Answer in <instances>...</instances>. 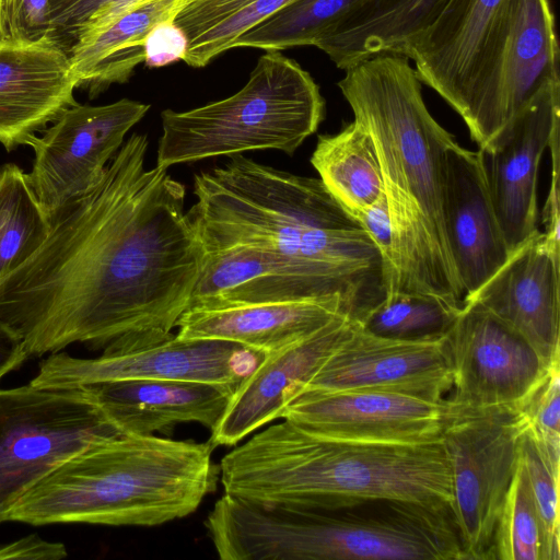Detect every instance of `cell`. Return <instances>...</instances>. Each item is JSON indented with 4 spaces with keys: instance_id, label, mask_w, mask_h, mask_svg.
Returning <instances> with one entry per match:
<instances>
[{
    "instance_id": "obj_1",
    "label": "cell",
    "mask_w": 560,
    "mask_h": 560,
    "mask_svg": "<svg viewBox=\"0 0 560 560\" xmlns=\"http://www.w3.org/2000/svg\"><path fill=\"white\" fill-rule=\"evenodd\" d=\"M147 135L133 132L100 183L48 215L46 240L0 279V320L28 355L73 342L167 337L205 262L185 212V187L145 167Z\"/></svg>"
},
{
    "instance_id": "obj_2",
    "label": "cell",
    "mask_w": 560,
    "mask_h": 560,
    "mask_svg": "<svg viewBox=\"0 0 560 560\" xmlns=\"http://www.w3.org/2000/svg\"><path fill=\"white\" fill-rule=\"evenodd\" d=\"M409 60L374 55L346 69L338 86L378 158L393 230L385 298L422 295L458 313L466 295L443 215L445 153L456 139L429 112Z\"/></svg>"
},
{
    "instance_id": "obj_3",
    "label": "cell",
    "mask_w": 560,
    "mask_h": 560,
    "mask_svg": "<svg viewBox=\"0 0 560 560\" xmlns=\"http://www.w3.org/2000/svg\"><path fill=\"white\" fill-rule=\"evenodd\" d=\"M187 214L205 252L250 247L289 257L331 280L360 322L386 296L382 256L319 178L243 154L194 177Z\"/></svg>"
},
{
    "instance_id": "obj_4",
    "label": "cell",
    "mask_w": 560,
    "mask_h": 560,
    "mask_svg": "<svg viewBox=\"0 0 560 560\" xmlns=\"http://www.w3.org/2000/svg\"><path fill=\"white\" fill-rule=\"evenodd\" d=\"M219 469L224 493L264 505L314 508L336 498H372L452 511V471L442 440H335L284 419L234 447Z\"/></svg>"
},
{
    "instance_id": "obj_5",
    "label": "cell",
    "mask_w": 560,
    "mask_h": 560,
    "mask_svg": "<svg viewBox=\"0 0 560 560\" xmlns=\"http://www.w3.org/2000/svg\"><path fill=\"white\" fill-rule=\"evenodd\" d=\"M210 442L121 435L66 460L32 487L8 521L158 526L194 513L220 481Z\"/></svg>"
},
{
    "instance_id": "obj_6",
    "label": "cell",
    "mask_w": 560,
    "mask_h": 560,
    "mask_svg": "<svg viewBox=\"0 0 560 560\" xmlns=\"http://www.w3.org/2000/svg\"><path fill=\"white\" fill-rule=\"evenodd\" d=\"M324 117L325 100L312 75L280 51H267L233 95L161 113L156 166L267 149L292 155Z\"/></svg>"
},
{
    "instance_id": "obj_7",
    "label": "cell",
    "mask_w": 560,
    "mask_h": 560,
    "mask_svg": "<svg viewBox=\"0 0 560 560\" xmlns=\"http://www.w3.org/2000/svg\"><path fill=\"white\" fill-rule=\"evenodd\" d=\"M549 0H504L475 60L457 114L479 150L547 82L560 79Z\"/></svg>"
},
{
    "instance_id": "obj_8",
    "label": "cell",
    "mask_w": 560,
    "mask_h": 560,
    "mask_svg": "<svg viewBox=\"0 0 560 560\" xmlns=\"http://www.w3.org/2000/svg\"><path fill=\"white\" fill-rule=\"evenodd\" d=\"M121 435L84 386L0 389V524L58 466Z\"/></svg>"
},
{
    "instance_id": "obj_9",
    "label": "cell",
    "mask_w": 560,
    "mask_h": 560,
    "mask_svg": "<svg viewBox=\"0 0 560 560\" xmlns=\"http://www.w3.org/2000/svg\"><path fill=\"white\" fill-rule=\"evenodd\" d=\"M514 409L448 417L442 431L452 471V513L466 560L494 559L499 516L518 460Z\"/></svg>"
},
{
    "instance_id": "obj_10",
    "label": "cell",
    "mask_w": 560,
    "mask_h": 560,
    "mask_svg": "<svg viewBox=\"0 0 560 560\" xmlns=\"http://www.w3.org/2000/svg\"><path fill=\"white\" fill-rule=\"evenodd\" d=\"M264 357L234 342L180 339L171 334L143 343L112 341L94 359L55 353L39 364L38 374L30 384L38 388H75L109 381L167 380L236 389Z\"/></svg>"
},
{
    "instance_id": "obj_11",
    "label": "cell",
    "mask_w": 560,
    "mask_h": 560,
    "mask_svg": "<svg viewBox=\"0 0 560 560\" xmlns=\"http://www.w3.org/2000/svg\"><path fill=\"white\" fill-rule=\"evenodd\" d=\"M452 371L447 418L514 409L545 368L535 350L480 306L467 303L444 334Z\"/></svg>"
},
{
    "instance_id": "obj_12",
    "label": "cell",
    "mask_w": 560,
    "mask_h": 560,
    "mask_svg": "<svg viewBox=\"0 0 560 560\" xmlns=\"http://www.w3.org/2000/svg\"><path fill=\"white\" fill-rule=\"evenodd\" d=\"M149 109V104L129 98L100 106L77 104L42 137L28 141L34 161L27 175L47 217L100 183L128 131Z\"/></svg>"
},
{
    "instance_id": "obj_13",
    "label": "cell",
    "mask_w": 560,
    "mask_h": 560,
    "mask_svg": "<svg viewBox=\"0 0 560 560\" xmlns=\"http://www.w3.org/2000/svg\"><path fill=\"white\" fill-rule=\"evenodd\" d=\"M560 130V79L542 85L490 144L479 150L491 201L512 253L539 230L538 174Z\"/></svg>"
},
{
    "instance_id": "obj_14",
    "label": "cell",
    "mask_w": 560,
    "mask_h": 560,
    "mask_svg": "<svg viewBox=\"0 0 560 560\" xmlns=\"http://www.w3.org/2000/svg\"><path fill=\"white\" fill-rule=\"evenodd\" d=\"M452 383L444 336L390 339L368 332L357 322L347 339L300 390L388 392L440 402L445 400Z\"/></svg>"
},
{
    "instance_id": "obj_15",
    "label": "cell",
    "mask_w": 560,
    "mask_h": 560,
    "mask_svg": "<svg viewBox=\"0 0 560 560\" xmlns=\"http://www.w3.org/2000/svg\"><path fill=\"white\" fill-rule=\"evenodd\" d=\"M447 411L445 400L398 393L300 390L281 418L328 439L418 444L442 440Z\"/></svg>"
},
{
    "instance_id": "obj_16",
    "label": "cell",
    "mask_w": 560,
    "mask_h": 560,
    "mask_svg": "<svg viewBox=\"0 0 560 560\" xmlns=\"http://www.w3.org/2000/svg\"><path fill=\"white\" fill-rule=\"evenodd\" d=\"M467 303L487 311L522 337L544 364L550 363L560 354V247L539 231Z\"/></svg>"
},
{
    "instance_id": "obj_17",
    "label": "cell",
    "mask_w": 560,
    "mask_h": 560,
    "mask_svg": "<svg viewBox=\"0 0 560 560\" xmlns=\"http://www.w3.org/2000/svg\"><path fill=\"white\" fill-rule=\"evenodd\" d=\"M68 52L50 36L0 39V143L7 151L77 105Z\"/></svg>"
},
{
    "instance_id": "obj_18",
    "label": "cell",
    "mask_w": 560,
    "mask_h": 560,
    "mask_svg": "<svg viewBox=\"0 0 560 560\" xmlns=\"http://www.w3.org/2000/svg\"><path fill=\"white\" fill-rule=\"evenodd\" d=\"M357 320L340 314L312 336L265 355L232 394L210 444L236 445L250 432L281 418L288 400L347 339Z\"/></svg>"
},
{
    "instance_id": "obj_19",
    "label": "cell",
    "mask_w": 560,
    "mask_h": 560,
    "mask_svg": "<svg viewBox=\"0 0 560 560\" xmlns=\"http://www.w3.org/2000/svg\"><path fill=\"white\" fill-rule=\"evenodd\" d=\"M443 215L467 300L508 260L511 252L491 201L481 152L468 150L457 141L445 153Z\"/></svg>"
},
{
    "instance_id": "obj_20",
    "label": "cell",
    "mask_w": 560,
    "mask_h": 560,
    "mask_svg": "<svg viewBox=\"0 0 560 560\" xmlns=\"http://www.w3.org/2000/svg\"><path fill=\"white\" fill-rule=\"evenodd\" d=\"M334 296L350 315L341 288L310 267L277 253L232 247L206 252L187 308Z\"/></svg>"
},
{
    "instance_id": "obj_21",
    "label": "cell",
    "mask_w": 560,
    "mask_h": 560,
    "mask_svg": "<svg viewBox=\"0 0 560 560\" xmlns=\"http://www.w3.org/2000/svg\"><path fill=\"white\" fill-rule=\"evenodd\" d=\"M340 314L348 315L338 296L192 307L180 316L176 336L224 340L268 355L312 336Z\"/></svg>"
},
{
    "instance_id": "obj_22",
    "label": "cell",
    "mask_w": 560,
    "mask_h": 560,
    "mask_svg": "<svg viewBox=\"0 0 560 560\" xmlns=\"http://www.w3.org/2000/svg\"><path fill=\"white\" fill-rule=\"evenodd\" d=\"M105 416L126 435H152L197 422L210 432L235 389L202 382L122 380L84 386Z\"/></svg>"
},
{
    "instance_id": "obj_23",
    "label": "cell",
    "mask_w": 560,
    "mask_h": 560,
    "mask_svg": "<svg viewBox=\"0 0 560 560\" xmlns=\"http://www.w3.org/2000/svg\"><path fill=\"white\" fill-rule=\"evenodd\" d=\"M504 0H445L434 18L404 47L421 83L456 113L483 39Z\"/></svg>"
},
{
    "instance_id": "obj_24",
    "label": "cell",
    "mask_w": 560,
    "mask_h": 560,
    "mask_svg": "<svg viewBox=\"0 0 560 560\" xmlns=\"http://www.w3.org/2000/svg\"><path fill=\"white\" fill-rule=\"evenodd\" d=\"M177 11V0H145L79 37L68 50L75 88L95 98L110 85L127 82L144 61L150 31L174 20Z\"/></svg>"
},
{
    "instance_id": "obj_25",
    "label": "cell",
    "mask_w": 560,
    "mask_h": 560,
    "mask_svg": "<svg viewBox=\"0 0 560 560\" xmlns=\"http://www.w3.org/2000/svg\"><path fill=\"white\" fill-rule=\"evenodd\" d=\"M445 0H364L315 43L341 70L377 54H401Z\"/></svg>"
},
{
    "instance_id": "obj_26",
    "label": "cell",
    "mask_w": 560,
    "mask_h": 560,
    "mask_svg": "<svg viewBox=\"0 0 560 560\" xmlns=\"http://www.w3.org/2000/svg\"><path fill=\"white\" fill-rule=\"evenodd\" d=\"M319 179L353 218L383 192L375 145L355 120L332 135H319L311 156Z\"/></svg>"
},
{
    "instance_id": "obj_27",
    "label": "cell",
    "mask_w": 560,
    "mask_h": 560,
    "mask_svg": "<svg viewBox=\"0 0 560 560\" xmlns=\"http://www.w3.org/2000/svg\"><path fill=\"white\" fill-rule=\"evenodd\" d=\"M292 0H187L174 23L185 33L188 48L184 62L206 67L233 48L234 42Z\"/></svg>"
},
{
    "instance_id": "obj_28",
    "label": "cell",
    "mask_w": 560,
    "mask_h": 560,
    "mask_svg": "<svg viewBox=\"0 0 560 560\" xmlns=\"http://www.w3.org/2000/svg\"><path fill=\"white\" fill-rule=\"evenodd\" d=\"M49 221L16 164L0 168V279L24 262L48 235Z\"/></svg>"
},
{
    "instance_id": "obj_29",
    "label": "cell",
    "mask_w": 560,
    "mask_h": 560,
    "mask_svg": "<svg viewBox=\"0 0 560 560\" xmlns=\"http://www.w3.org/2000/svg\"><path fill=\"white\" fill-rule=\"evenodd\" d=\"M364 0H292L241 35L235 47L281 51L314 46Z\"/></svg>"
},
{
    "instance_id": "obj_30",
    "label": "cell",
    "mask_w": 560,
    "mask_h": 560,
    "mask_svg": "<svg viewBox=\"0 0 560 560\" xmlns=\"http://www.w3.org/2000/svg\"><path fill=\"white\" fill-rule=\"evenodd\" d=\"M456 314L434 299L397 294L385 298L358 323L378 337L419 340L444 336Z\"/></svg>"
},
{
    "instance_id": "obj_31",
    "label": "cell",
    "mask_w": 560,
    "mask_h": 560,
    "mask_svg": "<svg viewBox=\"0 0 560 560\" xmlns=\"http://www.w3.org/2000/svg\"><path fill=\"white\" fill-rule=\"evenodd\" d=\"M493 556L501 560H541L539 521L520 451L499 516Z\"/></svg>"
},
{
    "instance_id": "obj_32",
    "label": "cell",
    "mask_w": 560,
    "mask_h": 560,
    "mask_svg": "<svg viewBox=\"0 0 560 560\" xmlns=\"http://www.w3.org/2000/svg\"><path fill=\"white\" fill-rule=\"evenodd\" d=\"M518 447L539 521L541 560H559L560 463L553 462L525 432L521 433Z\"/></svg>"
},
{
    "instance_id": "obj_33",
    "label": "cell",
    "mask_w": 560,
    "mask_h": 560,
    "mask_svg": "<svg viewBox=\"0 0 560 560\" xmlns=\"http://www.w3.org/2000/svg\"><path fill=\"white\" fill-rule=\"evenodd\" d=\"M521 432L528 434L552 460L560 463V354L514 408Z\"/></svg>"
},
{
    "instance_id": "obj_34",
    "label": "cell",
    "mask_w": 560,
    "mask_h": 560,
    "mask_svg": "<svg viewBox=\"0 0 560 560\" xmlns=\"http://www.w3.org/2000/svg\"><path fill=\"white\" fill-rule=\"evenodd\" d=\"M145 0H50V36L68 52L81 36Z\"/></svg>"
},
{
    "instance_id": "obj_35",
    "label": "cell",
    "mask_w": 560,
    "mask_h": 560,
    "mask_svg": "<svg viewBox=\"0 0 560 560\" xmlns=\"http://www.w3.org/2000/svg\"><path fill=\"white\" fill-rule=\"evenodd\" d=\"M9 37L38 39L51 33L50 0H3Z\"/></svg>"
},
{
    "instance_id": "obj_36",
    "label": "cell",
    "mask_w": 560,
    "mask_h": 560,
    "mask_svg": "<svg viewBox=\"0 0 560 560\" xmlns=\"http://www.w3.org/2000/svg\"><path fill=\"white\" fill-rule=\"evenodd\" d=\"M187 48L188 40L183 30L173 20H166L148 34L144 62L150 68H158L183 61Z\"/></svg>"
},
{
    "instance_id": "obj_37",
    "label": "cell",
    "mask_w": 560,
    "mask_h": 560,
    "mask_svg": "<svg viewBox=\"0 0 560 560\" xmlns=\"http://www.w3.org/2000/svg\"><path fill=\"white\" fill-rule=\"evenodd\" d=\"M354 219L368 233L382 256L387 288L392 268L393 230L385 194L383 192L372 205L361 210Z\"/></svg>"
},
{
    "instance_id": "obj_38",
    "label": "cell",
    "mask_w": 560,
    "mask_h": 560,
    "mask_svg": "<svg viewBox=\"0 0 560 560\" xmlns=\"http://www.w3.org/2000/svg\"><path fill=\"white\" fill-rule=\"evenodd\" d=\"M551 153V182L549 192L542 209V233L552 245L560 247V212H559V178H560V150L559 132L549 145Z\"/></svg>"
},
{
    "instance_id": "obj_39",
    "label": "cell",
    "mask_w": 560,
    "mask_h": 560,
    "mask_svg": "<svg viewBox=\"0 0 560 560\" xmlns=\"http://www.w3.org/2000/svg\"><path fill=\"white\" fill-rule=\"evenodd\" d=\"M67 550L60 542H49L33 534L14 542L0 546V560L5 559H47L65 558Z\"/></svg>"
},
{
    "instance_id": "obj_40",
    "label": "cell",
    "mask_w": 560,
    "mask_h": 560,
    "mask_svg": "<svg viewBox=\"0 0 560 560\" xmlns=\"http://www.w3.org/2000/svg\"><path fill=\"white\" fill-rule=\"evenodd\" d=\"M28 357L22 338L0 320V381L19 369Z\"/></svg>"
},
{
    "instance_id": "obj_41",
    "label": "cell",
    "mask_w": 560,
    "mask_h": 560,
    "mask_svg": "<svg viewBox=\"0 0 560 560\" xmlns=\"http://www.w3.org/2000/svg\"><path fill=\"white\" fill-rule=\"evenodd\" d=\"M9 37L4 15H3V0H0V39Z\"/></svg>"
},
{
    "instance_id": "obj_42",
    "label": "cell",
    "mask_w": 560,
    "mask_h": 560,
    "mask_svg": "<svg viewBox=\"0 0 560 560\" xmlns=\"http://www.w3.org/2000/svg\"><path fill=\"white\" fill-rule=\"evenodd\" d=\"M185 1H187V0H177V7H178V9H179L180 4H182V3H184Z\"/></svg>"
}]
</instances>
